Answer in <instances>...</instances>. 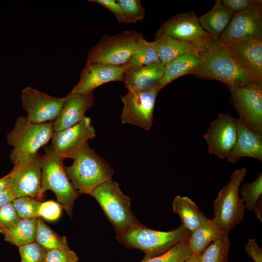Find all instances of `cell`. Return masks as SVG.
I'll return each mask as SVG.
<instances>
[{"mask_svg": "<svg viewBox=\"0 0 262 262\" xmlns=\"http://www.w3.org/2000/svg\"><path fill=\"white\" fill-rule=\"evenodd\" d=\"M191 234L182 224L174 230L163 231L149 229L139 223L116 239L128 248L142 250L145 254L143 260H147L160 255L188 240Z\"/></svg>", "mask_w": 262, "mask_h": 262, "instance_id": "cell-3", "label": "cell"}, {"mask_svg": "<svg viewBox=\"0 0 262 262\" xmlns=\"http://www.w3.org/2000/svg\"><path fill=\"white\" fill-rule=\"evenodd\" d=\"M47 250L69 247L66 237L52 230L41 218L36 219L35 241Z\"/></svg>", "mask_w": 262, "mask_h": 262, "instance_id": "cell-28", "label": "cell"}, {"mask_svg": "<svg viewBox=\"0 0 262 262\" xmlns=\"http://www.w3.org/2000/svg\"><path fill=\"white\" fill-rule=\"evenodd\" d=\"M229 90L238 119L251 131L262 135V82H252Z\"/></svg>", "mask_w": 262, "mask_h": 262, "instance_id": "cell-10", "label": "cell"}, {"mask_svg": "<svg viewBox=\"0 0 262 262\" xmlns=\"http://www.w3.org/2000/svg\"><path fill=\"white\" fill-rule=\"evenodd\" d=\"M199 54L201 62L194 75L219 81L229 90L253 82L218 39L209 42Z\"/></svg>", "mask_w": 262, "mask_h": 262, "instance_id": "cell-1", "label": "cell"}, {"mask_svg": "<svg viewBox=\"0 0 262 262\" xmlns=\"http://www.w3.org/2000/svg\"><path fill=\"white\" fill-rule=\"evenodd\" d=\"M160 86L146 90L128 91L121 96L123 107L121 121L123 124H131L145 131L150 130L153 121V111Z\"/></svg>", "mask_w": 262, "mask_h": 262, "instance_id": "cell-9", "label": "cell"}, {"mask_svg": "<svg viewBox=\"0 0 262 262\" xmlns=\"http://www.w3.org/2000/svg\"><path fill=\"white\" fill-rule=\"evenodd\" d=\"M125 70L122 66L94 63L87 61L78 83L72 93L82 95L93 93L98 86L110 82H123Z\"/></svg>", "mask_w": 262, "mask_h": 262, "instance_id": "cell-18", "label": "cell"}, {"mask_svg": "<svg viewBox=\"0 0 262 262\" xmlns=\"http://www.w3.org/2000/svg\"><path fill=\"white\" fill-rule=\"evenodd\" d=\"M20 219L12 202L0 207V229L10 228Z\"/></svg>", "mask_w": 262, "mask_h": 262, "instance_id": "cell-37", "label": "cell"}, {"mask_svg": "<svg viewBox=\"0 0 262 262\" xmlns=\"http://www.w3.org/2000/svg\"><path fill=\"white\" fill-rule=\"evenodd\" d=\"M161 62L158 54L151 42L144 40L134 53L122 65L125 72L139 66Z\"/></svg>", "mask_w": 262, "mask_h": 262, "instance_id": "cell-29", "label": "cell"}, {"mask_svg": "<svg viewBox=\"0 0 262 262\" xmlns=\"http://www.w3.org/2000/svg\"><path fill=\"white\" fill-rule=\"evenodd\" d=\"M256 217L261 222L262 221V197L258 201L256 205L253 210Z\"/></svg>", "mask_w": 262, "mask_h": 262, "instance_id": "cell-44", "label": "cell"}, {"mask_svg": "<svg viewBox=\"0 0 262 262\" xmlns=\"http://www.w3.org/2000/svg\"><path fill=\"white\" fill-rule=\"evenodd\" d=\"M93 104V93L88 95L69 93L65 97L59 115L52 122L53 132L60 131L81 122L86 111Z\"/></svg>", "mask_w": 262, "mask_h": 262, "instance_id": "cell-19", "label": "cell"}, {"mask_svg": "<svg viewBox=\"0 0 262 262\" xmlns=\"http://www.w3.org/2000/svg\"><path fill=\"white\" fill-rule=\"evenodd\" d=\"M88 1L98 3L113 13L120 23H126V19L124 13L115 0H89Z\"/></svg>", "mask_w": 262, "mask_h": 262, "instance_id": "cell-39", "label": "cell"}, {"mask_svg": "<svg viewBox=\"0 0 262 262\" xmlns=\"http://www.w3.org/2000/svg\"><path fill=\"white\" fill-rule=\"evenodd\" d=\"M201 254L199 255L192 254L182 262H201Z\"/></svg>", "mask_w": 262, "mask_h": 262, "instance_id": "cell-45", "label": "cell"}, {"mask_svg": "<svg viewBox=\"0 0 262 262\" xmlns=\"http://www.w3.org/2000/svg\"><path fill=\"white\" fill-rule=\"evenodd\" d=\"M237 135V118L229 114H218L204 135L209 153L221 159H227L234 146Z\"/></svg>", "mask_w": 262, "mask_h": 262, "instance_id": "cell-13", "label": "cell"}, {"mask_svg": "<svg viewBox=\"0 0 262 262\" xmlns=\"http://www.w3.org/2000/svg\"><path fill=\"white\" fill-rule=\"evenodd\" d=\"M172 207L174 212L179 215L181 224L191 232L200 226L205 216L196 203L186 196L177 195L173 201Z\"/></svg>", "mask_w": 262, "mask_h": 262, "instance_id": "cell-26", "label": "cell"}, {"mask_svg": "<svg viewBox=\"0 0 262 262\" xmlns=\"http://www.w3.org/2000/svg\"><path fill=\"white\" fill-rule=\"evenodd\" d=\"M77 254L69 247L47 251L44 262H78Z\"/></svg>", "mask_w": 262, "mask_h": 262, "instance_id": "cell-36", "label": "cell"}, {"mask_svg": "<svg viewBox=\"0 0 262 262\" xmlns=\"http://www.w3.org/2000/svg\"><path fill=\"white\" fill-rule=\"evenodd\" d=\"M89 195L97 201L113 225L116 238L140 223L131 211L130 198L123 193L117 182L112 180L103 183Z\"/></svg>", "mask_w": 262, "mask_h": 262, "instance_id": "cell-4", "label": "cell"}, {"mask_svg": "<svg viewBox=\"0 0 262 262\" xmlns=\"http://www.w3.org/2000/svg\"><path fill=\"white\" fill-rule=\"evenodd\" d=\"M262 1L257 0L247 9L234 13L219 40L224 43L251 38L262 40Z\"/></svg>", "mask_w": 262, "mask_h": 262, "instance_id": "cell-15", "label": "cell"}, {"mask_svg": "<svg viewBox=\"0 0 262 262\" xmlns=\"http://www.w3.org/2000/svg\"><path fill=\"white\" fill-rule=\"evenodd\" d=\"M239 193L245 209L250 212L253 211L258 200L262 197V174L254 181L243 184Z\"/></svg>", "mask_w": 262, "mask_h": 262, "instance_id": "cell-31", "label": "cell"}, {"mask_svg": "<svg viewBox=\"0 0 262 262\" xmlns=\"http://www.w3.org/2000/svg\"><path fill=\"white\" fill-rule=\"evenodd\" d=\"M96 137L91 118L85 116L80 123L58 132H53L51 147L64 159L73 155L90 139Z\"/></svg>", "mask_w": 262, "mask_h": 262, "instance_id": "cell-16", "label": "cell"}, {"mask_svg": "<svg viewBox=\"0 0 262 262\" xmlns=\"http://www.w3.org/2000/svg\"><path fill=\"white\" fill-rule=\"evenodd\" d=\"M223 43L251 81L262 82V40L251 38Z\"/></svg>", "mask_w": 262, "mask_h": 262, "instance_id": "cell-17", "label": "cell"}, {"mask_svg": "<svg viewBox=\"0 0 262 262\" xmlns=\"http://www.w3.org/2000/svg\"><path fill=\"white\" fill-rule=\"evenodd\" d=\"M15 197L10 188L0 194V207L4 204L12 202Z\"/></svg>", "mask_w": 262, "mask_h": 262, "instance_id": "cell-42", "label": "cell"}, {"mask_svg": "<svg viewBox=\"0 0 262 262\" xmlns=\"http://www.w3.org/2000/svg\"><path fill=\"white\" fill-rule=\"evenodd\" d=\"M12 180V175L10 172L0 178V194L10 187Z\"/></svg>", "mask_w": 262, "mask_h": 262, "instance_id": "cell-43", "label": "cell"}, {"mask_svg": "<svg viewBox=\"0 0 262 262\" xmlns=\"http://www.w3.org/2000/svg\"><path fill=\"white\" fill-rule=\"evenodd\" d=\"M53 132L52 122L35 124L27 116L18 117L6 136L7 143L13 147L9 155L11 162L15 165L38 152L51 139Z\"/></svg>", "mask_w": 262, "mask_h": 262, "instance_id": "cell-5", "label": "cell"}, {"mask_svg": "<svg viewBox=\"0 0 262 262\" xmlns=\"http://www.w3.org/2000/svg\"><path fill=\"white\" fill-rule=\"evenodd\" d=\"M188 240L179 243L160 255L143 259L141 262H182L192 254Z\"/></svg>", "mask_w": 262, "mask_h": 262, "instance_id": "cell-32", "label": "cell"}, {"mask_svg": "<svg viewBox=\"0 0 262 262\" xmlns=\"http://www.w3.org/2000/svg\"><path fill=\"white\" fill-rule=\"evenodd\" d=\"M164 68L161 62L136 67L125 72L123 82L128 91L148 90L160 86Z\"/></svg>", "mask_w": 262, "mask_h": 262, "instance_id": "cell-21", "label": "cell"}, {"mask_svg": "<svg viewBox=\"0 0 262 262\" xmlns=\"http://www.w3.org/2000/svg\"><path fill=\"white\" fill-rule=\"evenodd\" d=\"M257 0H223L222 4L234 13L243 11L254 5Z\"/></svg>", "mask_w": 262, "mask_h": 262, "instance_id": "cell-40", "label": "cell"}, {"mask_svg": "<svg viewBox=\"0 0 262 262\" xmlns=\"http://www.w3.org/2000/svg\"><path fill=\"white\" fill-rule=\"evenodd\" d=\"M234 13L216 0L209 12L198 17L202 28L213 38L219 39L227 28Z\"/></svg>", "mask_w": 262, "mask_h": 262, "instance_id": "cell-22", "label": "cell"}, {"mask_svg": "<svg viewBox=\"0 0 262 262\" xmlns=\"http://www.w3.org/2000/svg\"><path fill=\"white\" fill-rule=\"evenodd\" d=\"M62 205L54 200H48L42 202L39 209V215L46 220L53 221L60 216Z\"/></svg>", "mask_w": 262, "mask_h": 262, "instance_id": "cell-38", "label": "cell"}, {"mask_svg": "<svg viewBox=\"0 0 262 262\" xmlns=\"http://www.w3.org/2000/svg\"><path fill=\"white\" fill-rule=\"evenodd\" d=\"M36 218H20L12 227L0 229L5 241L19 247L35 241L36 229Z\"/></svg>", "mask_w": 262, "mask_h": 262, "instance_id": "cell-27", "label": "cell"}, {"mask_svg": "<svg viewBox=\"0 0 262 262\" xmlns=\"http://www.w3.org/2000/svg\"><path fill=\"white\" fill-rule=\"evenodd\" d=\"M72 164L66 171L79 194L89 193L98 185L112 180L114 171L110 164L85 144L73 155Z\"/></svg>", "mask_w": 262, "mask_h": 262, "instance_id": "cell-2", "label": "cell"}, {"mask_svg": "<svg viewBox=\"0 0 262 262\" xmlns=\"http://www.w3.org/2000/svg\"><path fill=\"white\" fill-rule=\"evenodd\" d=\"M44 149V154L41 156L42 191L44 193L47 190L52 191L58 202L71 217L74 203L80 194L75 190L68 178L64 159L50 146H45Z\"/></svg>", "mask_w": 262, "mask_h": 262, "instance_id": "cell-6", "label": "cell"}, {"mask_svg": "<svg viewBox=\"0 0 262 262\" xmlns=\"http://www.w3.org/2000/svg\"><path fill=\"white\" fill-rule=\"evenodd\" d=\"M10 173L12 180L9 188L15 198L29 196L40 201L43 200L42 160L39 152L14 165Z\"/></svg>", "mask_w": 262, "mask_h": 262, "instance_id": "cell-11", "label": "cell"}, {"mask_svg": "<svg viewBox=\"0 0 262 262\" xmlns=\"http://www.w3.org/2000/svg\"><path fill=\"white\" fill-rule=\"evenodd\" d=\"M126 19V23L142 20L145 16V9L139 0H117Z\"/></svg>", "mask_w": 262, "mask_h": 262, "instance_id": "cell-34", "label": "cell"}, {"mask_svg": "<svg viewBox=\"0 0 262 262\" xmlns=\"http://www.w3.org/2000/svg\"><path fill=\"white\" fill-rule=\"evenodd\" d=\"M168 35L194 45L201 51L213 38L202 28L192 11L174 15L160 27L155 37Z\"/></svg>", "mask_w": 262, "mask_h": 262, "instance_id": "cell-12", "label": "cell"}, {"mask_svg": "<svg viewBox=\"0 0 262 262\" xmlns=\"http://www.w3.org/2000/svg\"><path fill=\"white\" fill-rule=\"evenodd\" d=\"M246 174L247 170L244 167L236 170L213 201L214 217L212 220L225 233L229 234L244 217L245 209L239 192Z\"/></svg>", "mask_w": 262, "mask_h": 262, "instance_id": "cell-7", "label": "cell"}, {"mask_svg": "<svg viewBox=\"0 0 262 262\" xmlns=\"http://www.w3.org/2000/svg\"><path fill=\"white\" fill-rule=\"evenodd\" d=\"M151 43L156 49L160 61L165 65L180 55L187 53L199 54L201 51L194 45L168 35L155 38Z\"/></svg>", "mask_w": 262, "mask_h": 262, "instance_id": "cell-23", "label": "cell"}, {"mask_svg": "<svg viewBox=\"0 0 262 262\" xmlns=\"http://www.w3.org/2000/svg\"><path fill=\"white\" fill-rule=\"evenodd\" d=\"M201 62L199 54L187 53L180 55L165 65L163 77L160 83L162 89L174 80L186 74L195 75Z\"/></svg>", "mask_w": 262, "mask_h": 262, "instance_id": "cell-24", "label": "cell"}, {"mask_svg": "<svg viewBox=\"0 0 262 262\" xmlns=\"http://www.w3.org/2000/svg\"><path fill=\"white\" fill-rule=\"evenodd\" d=\"M245 250L248 257L254 262H262V249L256 242L255 239H250L246 243Z\"/></svg>", "mask_w": 262, "mask_h": 262, "instance_id": "cell-41", "label": "cell"}, {"mask_svg": "<svg viewBox=\"0 0 262 262\" xmlns=\"http://www.w3.org/2000/svg\"><path fill=\"white\" fill-rule=\"evenodd\" d=\"M64 98H57L31 87L21 91L23 108L28 114L27 118L35 124L53 122L63 107Z\"/></svg>", "mask_w": 262, "mask_h": 262, "instance_id": "cell-14", "label": "cell"}, {"mask_svg": "<svg viewBox=\"0 0 262 262\" xmlns=\"http://www.w3.org/2000/svg\"><path fill=\"white\" fill-rule=\"evenodd\" d=\"M18 247L20 262H44L48 250L35 241Z\"/></svg>", "mask_w": 262, "mask_h": 262, "instance_id": "cell-35", "label": "cell"}, {"mask_svg": "<svg viewBox=\"0 0 262 262\" xmlns=\"http://www.w3.org/2000/svg\"><path fill=\"white\" fill-rule=\"evenodd\" d=\"M237 135L235 144L227 159L235 164L243 157L262 161V135L251 131L237 118Z\"/></svg>", "mask_w": 262, "mask_h": 262, "instance_id": "cell-20", "label": "cell"}, {"mask_svg": "<svg viewBox=\"0 0 262 262\" xmlns=\"http://www.w3.org/2000/svg\"><path fill=\"white\" fill-rule=\"evenodd\" d=\"M229 233L221 231L212 219L205 216L200 226L191 232L189 244L192 254H202L213 241L223 237Z\"/></svg>", "mask_w": 262, "mask_h": 262, "instance_id": "cell-25", "label": "cell"}, {"mask_svg": "<svg viewBox=\"0 0 262 262\" xmlns=\"http://www.w3.org/2000/svg\"><path fill=\"white\" fill-rule=\"evenodd\" d=\"M145 39L135 30L123 31L103 36L87 53V60L94 63L120 66L134 53Z\"/></svg>", "mask_w": 262, "mask_h": 262, "instance_id": "cell-8", "label": "cell"}, {"mask_svg": "<svg viewBox=\"0 0 262 262\" xmlns=\"http://www.w3.org/2000/svg\"><path fill=\"white\" fill-rule=\"evenodd\" d=\"M12 202L20 218L37 219L40 217L39 209L41 201L29 196H20L15 198Z\"/></svg>", "mask_w": 262, "mask_h": 262, "instance_id": "cell-33", "label": "cell"}, {"mask_svg": "<svg viewBox=\"0 0 262 262\" xmlns=\"http://www.w3.org/2000/svg\"><path fill=\"white\" fill-rule=\"evenodd\" d=\"M229 234L213 242L201 254V262H229Z\"/></svg>", "mask_w": 262, "mask_h": 262, "instance_id": "cell-30", "label": "cell"}]
</instances>
